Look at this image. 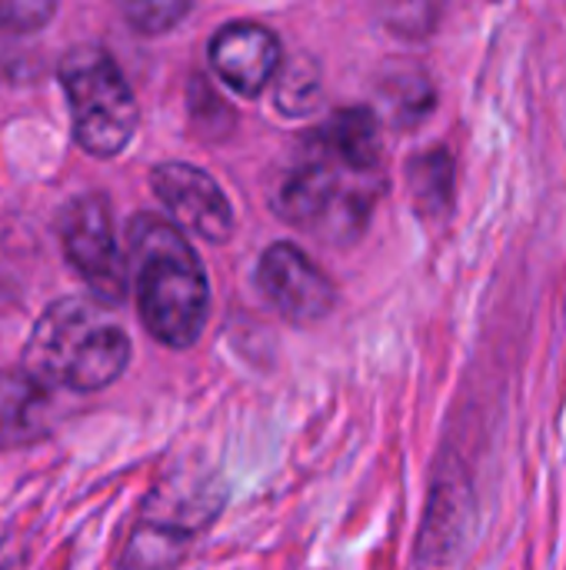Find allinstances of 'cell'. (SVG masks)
I'll return each instance as SVG.
<instances>
[{
	"label": "cell",
	"instance_id": "cell-5",
	"mask_svg": "<svg viewBox=\"0 0 566 570\" xmlns=\"http://www.w3.org/2000/svg\"><path fill=\"white\" fill-rule=\"evenodd\" d=\"M217 478L177 474L153 488L123 551V570H170L220 514Z\"/></svg>",
	"mask_w": 566,
	"mask_h": 570
},
{
	"label": "cell",
	"instance_id": "cell-15",
	"mask_svg": "<svg viewBox=\"0 0 566 570\" xmlns=\"http://www.w3.org/2000/svg\"><path fill=\"white\" fill-rule=\"evenodd\" d=\"M190 13L187 0H153V3H127L123 17L137 33H163L177 27Z\"/></svg>",
	"mask_w": 566,
	"mask_h": 570
},
{
	"label": "cell",
	"instance_id": "cell-16",
	"mask_svg": "<svg viewBox=\"0 0 566 570\" xmlns=\"http://www.w3.org/2000/svg\"><path fill=\"white\" fill-rule=\"evenodd\" d=\"M53 3L47 0H3L0 3V30L3 33H33L53 17Z\"/></svg>",
	"mask_w": 566,
	"mask_h": 570
},
{
	"label": "cell",
	"instance_id": "cell-14",
	"mask_svg": "<svg viewBox=\"0 0 566 570\" xmlns=\"http://www.w3.org/2000/svg\"><path fill=\"white\" fill-rule=\"evenodd\" d=\"M320 100V70L310 57L287 60L274 80V104L287 117H304Z\"/></svg>",
	"mask_w": 566,
	"mask_h": 570
},
{
	"label": "cell",
	"instance_id": "cell-12",
	"mask_svg": "<svg viewBox=\"0 0 566 570\" xmlns=\"http://www.w3.org/2000/svg\"><path fill=\"white\" fill-rule=\"evenodd\" d=\"M410 200L420 217L444 220L457 200V164L447 147H430L410 157L407 164Z\"/></svg>",
	"mask_w": 566,
	"mask_h": 570
},
{
	"label": "cell",
	"instance_id": "cell-7",
	"mask_svg": "<svg viewBox=\"0 0 566 570\" xmlns=\"http://www.w3.org/2000/svg\"><path fill=\"white\" fill-rule=\"evenodd\" d=\"M474 481L457 458H444L427 494V511L417 538V570H457L474 538Z\"/></svg>",
	"mask_w": 566,
	"mask_h": 570
},
{
	"label": "cell",
	"instance_id": "cell-9",
	"mask_svg": "<svg viewBox=\"0 0 566 570\" xmlns=\"http://www.w3.org/2000/svg\"><path fill=\"white\" fill-rule=\"evenodd\" d=\"M150 187L180 227L210 244L230 240L234 207L224 187L207 170L183 160H167L150 170Z\"/></svg>",
	"mask_w": 566,
	"mask_h": 570
},
{
	"label": "cell",
	"instance_id": "cell-3",
	"mask_svg": "<svg viewBox=\"0 0 566 570\" xmlns=\"http://www.w3.org/2000/svg\"><path fill=\"white\" fill-rule=\"evenodd\" d=\"M127 364V331L113 321L107 304L77 294L47 304L23 347V371L47 391L63 387L93 394L110 387Z\"/></svg>",
	"mask_w": 566,
	"mask_h": 570
},
{
	"label": "cell",
	"instance_id": "cell-17",
	"mask_svg": "<svg viewBox=\"0 0 566 570\" xmlns=\"http://www.w3.org/2000/svg\"><path fill=\"white\" fill-rule=\"evenodd\" d=\"M0 570H10V561H3V558H0Z\"/></svg>",
	"mask_w": 566,
	"mask_h": 570
},
{
	"label": "cell",
	"instance_id": "cell-13",
	"mask_svg": "<svg viewBox=\"0 0 566 570\" xmlns=\"http://www.w3.org/2000/svg\"><path fill=\"white\" fill-rule=\"evenodd\" d=\"M387 114L397 127H414L434 110V83L420 67L397 63L380 77Z\"/></svg>",
	"mask_w": 566,
	"mask_h": 570
},
{
	"label": "cell",
	"instance_id": "cell-6",
	"mask_svg": "<svg viewBox=\"0 0 566 570\" xmlns=\"http://www.w3.org/2000/svg\"><path fill=\"white\" fill-rule=\"evenodd\" d=\"M60 247L70 267L83 277L93 297L107 307H117L127 297L130 274L127 261L117 247L110 204L103 194H77L63 204L57 220Z\"/></svg>",
	"mask_w": 566,
	"mask_h": 570
},
{
	"label": "cell",
	"instance_id": "cell-10",
	"mask_svg": "<svg viewBox=\"0 0 566 570\" xmlns=\"http://www.w3.org/2000/svg\"><path fill=\"white\" fill-rule=\"evenodd\" d=\"M214 73L237 94L257 97L264 94L280 67H284V47L280 37L254 20H230L224 23L207 47Z\"/></svg>",
	"mask_w": 566,
	"mask_h": 570
},
{
	"label": "cell",
	"instance_id": "cell-1",
	"mask_svg": "<svg viewBox=\"0 0 566 570\" xmlns=\"http://www.w3.org/2000/svg\"><path fill=\"white\" fill-rule=\"evenodd\" d=\"M387 194V160L377 114L370 107L334 110L290 150L270 204L290 227L327 240L354 244Z\"/></svg>",
	"mask_w": 566,
	"mask_h": 570
},
{
	"label": "cell",
	"instance_id": "cell-2",
	"mask_svg": "<svg viewBox=\"0 0 566 570\" xmlns=\"http://www.w3.org/2000/svg\"><path fill=\"white\" fill-rule=\"evenodd\" d=\"M127 240L143 327L173 351L193 347L210 314V284L197 250L177 224L157 214H137Z\"/></svg>",
	"mask_w": 566,
	"mask_h": 570
},
{
	"label": "cell",
	"instance_id": "cell-4",
	"mask_svg": "<svg viewBox=\"0 0 566 570\" xmlns=\"http://www.w3.org/2000/svg\"><path fill=\"white\" fill-rule=\"evenodd\" d=\"M60 87L70 104L73 140L90 157H117L137 134V97L117 60L97 43L70 47L57 63Z\"/></svg>",
	"mask_w": 566,
	"mask_h": 570
},
{
	"label": "cell",
	"instance_id": "cell-11",
	"mask_svg": "<svg viewBox=\"0 0 566 570\" xmlns=\"http://www.w3.org/2000/svg\"><path fill=\"white\" fill-rule=\"evenodd\" d=\"M50 431V391L27 371H0V451L37 444Z\"/></svg>",
	"mask_w": 566,
	"mask_h": 570
},
{
	"label": "cell",
	"instance_id": "cell-8",
	"mask_svg": "<svg viewBox=\"0 0 566 570\" xmlns=\"http://www.w3.org/2000/svg\"><path fill=\"white\" fill-rule=\"evenodd\" d=\"M257 287L290 324H317L337 304L330 274L297 244L277 240L257 261Z\"/></svg>",
	"mask_w": 566,
	"mask_h": 570
}]
</instances>
